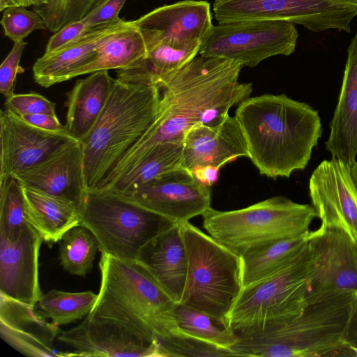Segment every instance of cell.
I'll use <instances>...</instances> for the list:
<instances>
[{"instance_id":"25","label":"cell","mask_w":357,"mask_h":357,"mask_svg":"<svg viewBox=\"0 0 357 357\" xmlns=\"http://www.w3.org/2000/svg\"><path fill=\"white\" fill-rule=\"evenodd\" d=\"M20 184L27 221L40 234L43 241L57 243L69 229L79 225V211L72 202Z\"/></svg>"},{"instance_id":"27","label":"cell","mask_w":357,"mask_h":357,"mask_svg":"<svg viewBox=\"0 0 357 357\" xmlns=\"http://www.w3.org/2000/svg\"><path fill=\"white\" fill-rule=\"evenodd\" d=\"M142 32L135 20L104 36L98 43L93 59L70 73L67 80L100 70H120L146 59Z\"/></svg>"},{"instance_id":"33","label":"cell","mask_w":357,"mask_h":357,"mask_svg":"<svg viewBox=\"0 0 357 357\" xmlns=\"http://www.w3.org/2000/svg\"><path fill=\"white\" fill-rule=\"evenodd\" d=\"M61 241L59 258L62 267L72 275L86 276L99 250L95 236L79 225L69 229Z\"/></svg>"},{"instance_id":"6","label":"cell","mask_w":357,"mask_h":357,"mask_svg":"<svg viewBox=\"0 0 357 357\" xmlns=\"http://www.w3.org/2000/svg\"><path fill=\"white\" fill-rule=\"evenodd\" d=\"M180 225L188 271L179 303L226 327V317L243 289L241 257L189 221Z\"/></svg>"},{"instance_id":"5","label":"cell","mask_w":357,"mask_h":357,"mask_svg":"<svg viewBox=\"0 0 357 357\" xmlns=\"http://www.w3.org/2000/svg\"><path fill=\"white\" fill-rule=\"evenodd\" d=\"M101 283L90 312L116 321L151 342L178 331L173 318L176 303L137 260L101 253Z\"/></svg>"},{"instance_id":"29","label":"cell","mask_w":357,"mask_h":357,"mask_svg":"<svg viewBox=\"0 0 357 357\" xmlns=\"http://www.w3.org/2000/svg\"><path fill=\"white\" fill-rule=\"evenodd\" d=\"M181 167H185L183 142L160 143L154 146L130 171L98 190L123 194Z\"/></svg>"},{"instance_id":"19","label":"cell","mask_w":357,"mask_h":357,"mask_svg":"<svg viewBox=\"0 0 357 357\" xmlns=\"http://www.w3.org/2000/svg\"><path fill=\"white\" fill-rule=\"evenodd\" d=\"M135 22L146 49L160 42L202 44L213 26L210 4L195 0L158 7Z\"/></svg>"},{"instance_id":"30","label":"cell","mask_w":357,"mask_h":357,"mask_svg":"<svg viewBox=\"0 0 357 357\" xmlns=\"http://www.w3.org/2000/svg\"><path fill=\"white\" fill-rule=\"evenodd\" d=\"M98 296L91 291L69 292L52 289L42 294L36 308L43 317L60 326L86 317L93 310Z\"/></svg>"},{"instance_id":"17","label":"cell","mask_w":357,"mask_h":357,"mask_svg":"<svg viewBox=\"0 0 357 357\" xmlns=\"http://www.w3.org/2000/svg\"><path fill=\"white\" fill-rule=\"evenodd\" d=\"M13 177L22 184L72 202L79 211L88 191L81 141H67L43 161Z\"/></svg>"},{"instance_id":"21","label":"cell","mask_w":357,"mask_h":357,"mask_svg":"<svg viewBox=\"0 0 357 357\" xmlns=\"http://www.w3.org/2000/svg\"><path fill=\"white\" fill-rule=\"evenodd\" d=\"M184 165L187 169L213 166L220 169L238 157L249 158L247 143L236 117L227 114L215 124H197L183 140Z\"/></svg>"},{"instance_id":"10","label":"cell","mask_w":357,"mask_h":357,"mask_svg":"<svg viewBox=\"0 0 357 357\" xmlns=\"http://www.w3.org/2000/svg\"><path fill=\"white\" fill-rule=\"evenodd\" d=\"M298 31L285 21L248 20L213 25L199 54L234 60L255 67L267 58L289 56L296 48Z\"/></svg>"},{"instance_id":"9","label":"cell","mask_w":357,"mask_h":357,"mask_svg":"<svg viewBox=\"0 0 357 357\" xmlns=\"http://www.w3.org/2000/svg\"><path fill=\"white\" fill-rule=\"evenodd\" d=\"M308 243L278 273L242 289L226 317L236 332L261 328L299 315L308 304Z\"/></svg>"},{"instance_id":"24","label":"cell","mask_w":357,"mask_h":357,"mask_svg":"<svg viewBox=\"0 0 357 357\" xmlns=\"http://www.w3.org/2000/svg\"><path fill=\"white\" fill-rule=\"evenodd\" d=\"M128 22L119 18L96 26L60 50L44 54L36 60L32 68L35 82L43 87L48 88L67 81L70 73L93 59L96 46L104 36L124 26Z\"/></svg>"},{"instance_id":"35","label":"cell","mask_w":357,"mask_h":357,"mask_svg":"<svg viewBox=\"0 0 357 357\" xmlns=\"http://www.w3.org/2000/svg\"><path fill=\"white\" fill-rule=\"evenodd\" d=\"M28 224L21 184L11 177L0 185V234L15 241Z\"/></svg>"},{"instance_id":"7","label":"cell","mask_w":357,"mask_h":357,"mask_svg":"<svg viewBox=\"0 0 357 357\" xmlns=\"http://www.w3.org/2000/svg\"><path fill=\"white\" fill-rule=\"evenodd\" d=\"M202 216L207 233L241 256L252 248L303 234L317 213L312 205L275 196L237 210L211 207Z\"/></svg>"},{"instance_id":"4","label":"cell","mask_w":357,"mask_h":357,"mask_svg":"<svg viewBox=\"0 0 357 357\" xmlns=\"http://www.w3.org/2000/svg\"><path fill=\"white\" fill-rule=\"evenodd\" d=\"M357 298L343 294L310 302L298 316L261 328L236 332L238 356H355L344 336Z\"/></svg>"},{"instance_id":"39","label":"cell","mask_w":357,"mask_h":357,"mask_svg":"<svg viewBox=\"0 0 357 357\" xmlns=\"http://www.w3.org/2000/svg\"><path fill=\"white\" fill-rule=\"evenodd\" d=\"M26 44L27 43L24 40L15 42L13 48L0 66V92L6 99L15 93L17 76L24 72L20 62Z\"/></svg>"},{"instance_id":"12","label":"cell","mask_w":357,"mask_h":357,"mask_svg":"<svg viewBox=\"0 0 357 357\" xmlns=\"http://www.w3.org/2000/svg\"><path fill=\"white\" fill-rule=\"evenodd\" d=\"M213 10L218 23L285 21L319 33L337 29L342 5L337 0H215Z\"/></svg>"},{"instance_id":"41","label":"cell","mask_w":357,"mask_h":357,"mask_svg":"<svg viewBox=\"0 0 357 357\" xmlns=\"http://www.w3.org/2000/svg\"><path fill=\"white\" fill-rule=\"evenodd\" d=\"M126 0H102L85 17L91 29L115 21Z\"/></svg>"},{"instance_id":"36","label":"cell","mask_w":357,"mask_h":357,"mask_svg":"<svg viewBox=\"0 0 357 357\" xmlns=\"http://www.w3.org/2000/svg\"><path fill=\"white\" fill-rule=\"evenodd\" d=\"M160 348L167 356H238L232 350L220 348L188 336L179 331L159 341Z\"/></svg>"},{"instance_id":"46","label":"cell","mask_w":357,"mask_h":357,"mask_svg":"<svg viewBox=\"0 0 357 357\" xmlns=\"http://www.w3.org/2000/svg\"><path fill=\"white\" fill-rule=\"evenodd\" d=\"M345 3L357 5V0H338Z\"/></svg>"},{"instance_id":"43","label":"cell","mask_w":357,"mask_h":357,"mask_svg":"<svg viewBox=\"0 0 357 357\" xmlns=\"http://www.w3.org/2000/svg\"><path fill=\"white\" fill-rule=\"evenodd\" d=\"M344 340L357 356V298L354 303L348 321Z\"/></svg>"},{"instance_id":"3","label":"cell","mask_w":357,"mask_h":357,"mask_svg":"<svg viewBox=\"0 0 357 357\" xmlns=\"http://www.w3.org/2000/svg\"><path fill=\"white\" fill-rule=\"evenodd\" d=\"M235 116L249 158L260 174L272 178L304 169L322 132L318 111L283 93L248 97L238 105Z\"/></svg>"},{"instance_id":"37","label":"cell","mask_w":357,"mask_h":357,"mask_svg":"<svg viewBox=\"0 0 357 357\" xmlns=\"http://www.w3.org/2000/svg\"><path fill=\"white\" fill-rule=\"evenodd\" d=\"M2 12L0 22L4 35L14 43L24 40L35 30L47 29L43 17L34 10L13 6L6 8Z\"/></svg>"},{"instance_id":"44","label":"cell","mask_w":357,"mask_h":357,"mask_svg":"<svg viewBox=\"0 0 357 357\" xmlns=\"http://www.w3.org/2000/svg\"><path fill=\"white\" fill-rule=\"evenodd\" d=\"M220 169L213 166H204L194 169L192 172L202 184L211 187L219 178Z\"/></svg>"},{"instance_id":"14","label":"cell","mask_w":357,"mask_h":357,"mask_svg":"<svg viewBox=\"0 0 357 357\" xmlns=\"http://www.w3.org/2000/svg\"><path fill=\"white\" fill-rule=\"evenodd\" d=\"M351 167L334 158L322 161L310 178L309 192L321 226L340 229L357 243V191Z\"/></svg>"},{"instance_id":"28","label":"cell","mask_w":357,"mask_h":357,"mask_svg":"<svg viewBox=\"0 0 357 357\" xmlns=\"http://www.w3.org/2000/svg\"><path fill=\"white\" fill-rule=\"evenodd\" d=\"M310 231L252 248L241 257L243 288L265 280L295 261L307 245Z\"/></svg>"},{"instance_id":"13","label":"cell","mask_w":357,"mask_h":357,"mask_svg":"<svg viewBox=\"0 0 357 357\" xmlns=\"http://www.w3.org/2000/svg\"><path fill=\"white\" fill-rule=\"evenodd\" d=\"M121 195L177 224L202 215L211 207V187L200 183L186 167L175 169Z\"/></svg>"},{"instance_id":"26","label":"cell","mask_w":357,"mask_h":357,"mask_svg":"<svg viewBox=\"0 0 357 357\" xmlns=\"http://www.w3.org/2000/svg\"><path fill=\"white\" fill-rule=\"evenodd\" d=\"M114 79L108 70L90 73L78 79L68 93L66 128L81 140L92 128L109 98Z\"/></svg>"},{"instance_id":"2","label":"cell","mask_w":357,"mask_h":357,"mask_svg":"<svg viewBox=\"0 0 357 357\" xmlns=\"http://www.w3.org/2000/svg\"><path fill=\"white\" fill-rule=\"evenodd\" d=\"M116 70L102 112L80 140L88 190L99 186L158 115L161 89L146 59Z\"/></svg>"},{"instance_id":"23","label":"cell","mask_w":357,"mask_h":357,"mask_svg":"<svg viewBox=\"0 0 357 357\" xmlns=\"http://www.w3.org/2000/svg\"><path fill=\"white\" fill-rule=\"evenodd\" d=\"M326 149L332 158L352 166L357 155V31L347 50L341 89Z\"/></svg>"},{"instance_id":"31","label":"cell","mask_w":357,"mask_h":357,"mask_svg":"<svg viewBox=\"0 0 357 357\" xmlns=\"http://www.w3.org/2000/svg\"><path fill=\"white\" fill-rule=\"evenodd\" d=\"M172 314L179 331L188 336L229 350L239 340L230 326L218 327L211 317L180 303L175 304Z\"/></svg>"},{"instance_id":"8","label":"cell","mask_w":357,"mask_h":357,"mask_svg":"<svg viewBox=\"0 0 357 357\" xmlns=\"http://www.w3.org/2000/svg\"><path fill=\"white\" fill-rule=\"evenodd\" d=\"M79 215L101 253L126 260H136L149 241L176 224L121 194L98 190H88Z\"/></svg>"},{"instance_id":"40","label":"cell","mask_w":357,"mask_h":357,"mask_svg":"<svg viewBox=\"0 0 357 357\" xmlns=\"http://www.w3.org/2000/svg\"><path fill=\"white\" fill-rule=\"evenodd\" d=\"M91 29L84 17L67 25L50 37L44 54H50L60 50L66 45L81 38Z\"/></svg>"},{"instance_id":"18","label":"cell","mask_w":357,"mask_h":357,"mask_svg":"<svg viewBox=\"0 0 357 357\" xmlns=\"http://www.w3.org/2000/svg\"><path fill=\"white\" fill-rule=\"evenodd\" d=\"M43 241L30 224L15 241L0 234V295L36 306L43 294L39 282Z\"/></svg>"},{"instance_id":"45","label":"cell","mask_w":357,"mask_h":357,"mask_svg":"<svg viewBox=\"0 0 357 357\" xmlns=\"http://www.w3.org/2000/svg\"><path fill=\"white\" fill-rule=\"evenodd\" d=\"M351 175L357 191V162H356L351 167Z\"/></svg>"},{"instance_id":"11","label":"cell","mask_w":357,"mask_h":357,"mask_svg":"<svg viewBox=\"0 0 357 357\" xmlns=\"http://www.w3.org/2000/svg\"><path fill=\"white\" fill-rule=\"evenodd\" d=\"M308 250V303L334 295H357V243L347 233L320 226L310 231Z\"/></svg>"},{"instance_id":"32","label":"cell","mask_w":357,"mask_h":357,"mask_svg":"<svg viewBox=\"0 0 357 357\" xmlns=\"http://www.w3.org/2000/svg\"><path fill=\"white\" fill-rule=\"evenodd\" d=\"M102 0H0V11L8 7L33 6L45 21L50 31L56 33L85 17Z\"/></svg>"},{"instance_id":"42","label":"cell","mask_w":357,"mask_h":357,"mask_svg":"<svg viewBox=\"0 0 357 357\" xmlns=\"http://www.w3.org/2000/svg\"><path fill=\"white\" fill-rule=\"evenodd\" d=\"M26 122L49 131H62L67 128L63 126L56 115L36 114L19 116Z\"/></svg>"},{"instance_id":"20","label":"cell","mask_w":357,"mask_h":357,"mask_svg":"<svg viewBox=\"0 0 357 357\" xmlns=\"http://www.w3.org/2000/svg\"><path fill=\"white\" fill-rule=\"evenodd\" d=\"M59 326L30 305L0 295V335L10 347L26 356L68 357L54 348Z\"/></svg>"},{"instance_id":"15","label":"cell","mask_w":357,"mask_h":357,"mask_svg":"<svg viewBox=\"0 0 357 357\" xmlns=\"http://www.w3.org/2000/svg\"><path fill=\"white\" fill-rule=\"evenodd\" d=\"M72 347L71 356L165 357L158 342H151L123 325L89 313L77 326L59 333Z\"/></svg>"},{"instance_id":"16","label":"cell","mask_w":357,"mask_h":357,"mask_svg":"<svg viewBox=\"0 0 357 357\" xmlns=\"http://www.w3.org/2000/svg\"><path fill=\"white\" fill-rule=\"evenodd\" d=\"M73 139L75 138L67 129L57 132L41 129L6 109H1L0 185L17 172L43 161Z\"/></svg>"},{"instance_id":"1","label":"cell","mask_w":357,"mask_h":357,"mask_svg":"<svg viewBox=\"0 0 357 357\" xmlns=\"http://www.w3.org/2000/svg\"><path fill=\"white\" fill-rule=\"evenodd\" d=\"M243 67L234 60L199 55L158 82L161 98L155 121L98 188L108 185L130 171L156 144L183 142L193 126L221 121L229 109L250 97L252 91V83L238 81Z\"/></svg>"},{"instance_id":"34","label":"cell","mask_w":357,"mask_h":357,"mask_svg":"<svg viewBox=\"0 0 357 357\" xmlns=\"http://www.w3.org/2000/svg\"><path fill=\"white\" fill-rule=\"evenodd\" d=\"M201 46L200 43L181 45L160 42L148 47L146 60L157 82L167 79L195 59Z\"/></svg>"},{"instance_id":"38","label":"cell","mask_w":357,"mask_h":357,"mask_svg":"<svg viewBox=\"0 0 357 357\" xmlns=\"http://www.w3.org/2000/svg\"><path fill=\"white\" fill-rule=\"evenodd\" d=\"M6 109L17 116L56 114V104L38 93H13L6 99Z\"/></svg>"},{"instance_id":"22","label":"cell","mask_w":357,"mask_h":357,"mask_svg":"<svg viewBox=\"0 0 357 357\" xmlns=\"http://www.w3.org/2000/svg\"><path fill=\"white\" fill-rule=\"evenodd\" d=\"M136 260L175 302H180L188 271V255L180 224H174L149 241Z\"/></svg>"}]
</instances>
